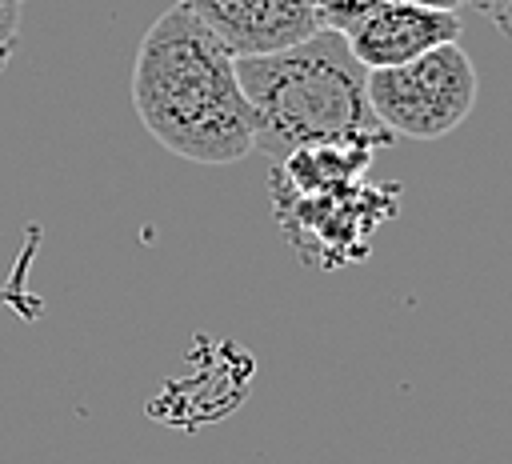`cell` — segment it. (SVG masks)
Wrapping results in <instances>:
<instances>
[{"label": "cell", "mask_w": 512, "mask_h": 464, "mask_svg": "<svg viewBox=\"0 0 512 464\" xmlns=\"http://www.w3.org/2000/svg\"><path fill=\"white\" fill-rule=\"evenodd\" d=\"M132 108L160 148L192 164H232L256 148L236 56L184 0L164 8L136 48Z\"/></svg>", "instance_id": "obj_1"}, {"label": "cell", "mask_w": 512, "mask_h": 464, "mask_svg": "<svg viewBox=\"0 0 512 464\" xmlns=\"http://www.w3.org/2000/svg\"><path fill=\"white\" fill-rule=\"evenodd\" d=\"M236 80L248 100L252 140L272 160L320 140H392L368 104V72L340 32L320 28L292 48L240 56Z\"/></svg>", "instance_id": "obj_2"}, {"label": "cell", "mask_w": 512, "mask_h": 464, "mask_svg": "<svg viewBox=\"0 0 512 464\" xmlns=\"http://www.w3.org/2000/svg\"><path fill=\"white\" fill-rule=\"evenodd\" d=\"M400 212L396 180H360L320 196H272V220L304 268L336 272L368 256L372 236Z\"/></svg>", "instance_id": "obj_3"}, {"label": "cell", "mask_w": 512, "mask_h": 464, "mask_svg": "<svg viewBox=\"0 0 512 464\" xmlns=\"http://www.w3.org/2000/svg\"><path fill=\"white\" fill-rule=\"evenodd\" d=\"M476 64L460 44H440L400 68L368 72V104L392 136L440 140L476 108Z\"/></svg>", "instance_id": "obj_4"}, {"label": "cell", "mask_w": 512, "mask_h": 464, "mask_svg": "<svg viewBox=\"0 0 512 464\" xmlns=\"http://www.w3.org/2000/svg\"><path fill=\"white\" fill-rule=\"evenodd\" d=\"M188 368L160 384V392L144 404V412L164 428L196 432L204 424H216L220 416L236 412L248 400L256 360L236 340H212L196 336L188 348Z\"/></svg>", "instance_id": "obj_5"}, {"label": "cell", "mask_w": 512, "mask_h": 464, "mask_svg": "<svg viewBox=\"0 0 512 464\" xmlns=\"http://www.w3.org/2000/svg\"><path fill=\"white\" fill-rule=\"evenodd\" d=\"M344 40H348V48L364 72L400 68V64H408V60H416L440 44H456L460 40V16L444 12V8L384 0Z\"/></svg>", "instance_id": "obj_6"}, {"label": "cell", "mask_w": 512, "mask_h": 464, "mask_svg": "<svg viewBox=\"0 0 512 464\" xmlns=\"http://www.w3.org/2000/svg\"><path fill=\"white\" fill-rule=\"evenodd\" d=\"M240 56H264L308 40L316 28L312 0H184Z\"/></svg>", "instance_id": "obj_7"}, {"label": "cell", "mask_w": 512, "mask_h": 464, "mask_svg": "<svg viewBox=\"0 0 512 464\" xmlns=\"http://www.w3.org/2000/svg\"><path fill=\"white\" fill-rule=\"evenodd\" d=\"M388 144L392 140H380V136H348V140L304 144V148L272 160L276 168L268 176V192L272 196H320V192L360 184L364 172L372 168V156Z\"/></svg>", "instance_id": "obj_8"}, {"label": "cell", "mask_w": 512, "mask_h": 464, "mask_svg": "<svg viewBox=\"0 0 512 464\" xmlns=\"http://www.w3.org/2000/svg\"><path fill=\"white\" fill-rule=\"evenodd\" d=\"M384 0H312V12H316V28L324 32H340L348 36L372 8H380Z\"/></svg>", "instance_id": "obj_9"}, {"label": "cell", "mask_w": 512, "mask_h": 464, "mask_svg": "<svg viewBox=\"0 0 512 464\" xmlns=\"http://www.w3.org/2000/svg\"><path fill=\"white\" fill-rule=\"evenodd\" d=\"M468 8H476L492 28H500L512 40V0H464Z\"/></svg>", "instance_id": "obj_10"}, {"label": "cell", "mask_w": 512, "mask_h": 464, "mask_svg": "<svg viewBox=\"0 0 512 464\" xmlns=\"http://www.w3.org/2000/svg\"><path fill=\"white\" fill-rule=\"evenodd\" d=\"M20 8H24V0H0V36L20 32Z\"/></svg>", "instance_id": "obj_11"}, {"label": "cell", "mask_w": 512, "mask_h": 464, "mask_svg": "<svg viewBox=\"0 0 512 464\" xmlns=\"http://www.w3.org/2000/svg\"><path fill=\"white\" fill-rule=\"evenodd\" d=\"M400 4H420V8H444V12H456V8H464V0H400Z\"/></svg>", "instance_id": "obj_12"}, {"label": "cell", "mask_w": 512, "mask_h": 464, "mask_svg": "<svg viewBox=\"0 0 512 464\" xmlns=\"http://www.w3.org/2000/svg\"><path fill=\"white\" fill-rule=\"evenodd\" d=\"M12 48H16V36H0V72L8 68V60H12Z\"/></svg>", "instance_id": "obj_13"}]
</instances>
